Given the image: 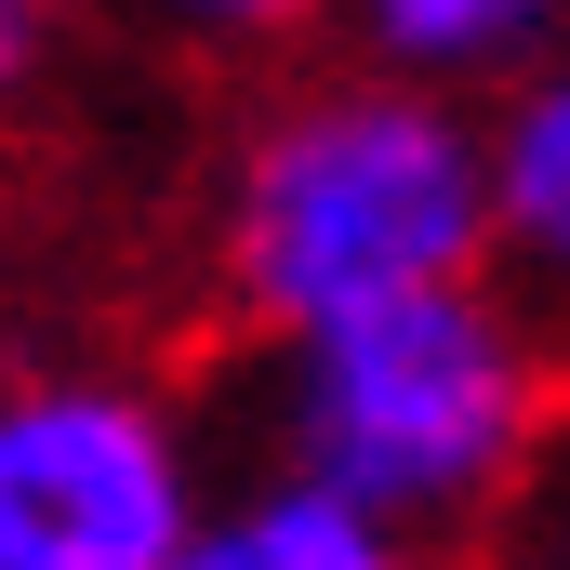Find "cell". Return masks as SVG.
Listing matches in <instances>:
<instances>
[{
  "instance_id": "7",
  "label": "cell",
  "mask_w": 570,
  "mask_h": 570,
  "mask_svg": "<svg viewBox=\"0 0 570 570\" xmlns=\"http://www.w3.org/2000/svg\"><path fill=\"white\" fill-rule=\"evenodd\" d=\"M120 13L159 27V40H186V53H279L305 27H332L345 0H120Z\"/></svg>"
},
{
  "instance_id": "3",
  "label": "cell",
  "mask_w": 570,
  "mask_h": 570,
  "mask_svg": "<svg viewBox=\"0 0 570 570\" xmlns=\"http://www.w3.org/2000/svg\"><path fill=\"white\" fill-rule=\"evenodd\" d=\"M199 438L134 372H0V570H199Z\"/></svg>"
},
{
  "instance_id": "6",
  "label": "cell",
  "mask_w": 570,
  "mask_h": 570,
  "mask_svg": "<svg viewBox=\"0 0 570 570\" xmlns=\"http://www.w3.org/2000/svg\"><path fill=\"white\" fill-rule=\"evenodd\" d=\"M478 120H491V226H504V266L570 292V53L518 67Z\"/></svg>"
},
{
  "instance_id": "2",
  "label": "cell",
  "mask_w": 570,
  "mask_h": 570,
  "mask_svg": "<svg viewBox=\"0 0 570 570\" xmlns=\"http://www.w3.org/2000/svg\"><path fill=\"white\" fill-rule=\"evenodd\" d=\"M558 412V358L531 332V305L491 279H425L399 305H358V318H318L279 345V451L345 478L399 544L425 531H478Z\"/></svg>"
},
{
  "instance_id": "4",
  "label": "cell",
  "mask_w": 570,
  "mask_h": 570,
  "mask_svg": "<svg viewBox=\"0 0 570 570\" xmlns=\"http://www.w3.org/2000/svg\"><path fill=\"white\" fill-rule=\"evenodd\" d=\"M345 40L438 94H504L518 67L570 53V0H345Z\"/></svg>"
},
{
  "instance_id": "5",
  "label": "cell",
  "mask_w": 570,
  "mask_h": 570,
  "mask_svg": "<svg viewBox=\"0 0 570 570\" xmlns=\"http://www.w3.org/2000/svg\"><path fill=\"white\" fill-rule=\"evenodd\" d=\"M385 558H412L345 478H318V464H266L253 491H226L213 518H199V570H385Z\"/></svg>"
},
{
  "instance_id": "1",
  "label": "cell",
  "mask_w": 570,
  "mask_h": 570,
  "mask_svg": "<svg viewBox=\"0 0 570 570\" xmlns=\"http://www.w3.org/2000/svg\"><path fill=\"white\" fill-rule=\"evenodd\" d=\"M504 266L491 226V120L464 94H438L412 67H332L279 94L213 199V279L239 332H318L358 305H399L425 279H478Z\"/></svg>"
},
{
  "instance_id": "8",
  "label": "cell",
  "mask_w": 570,
  "mask_h": 570,
  "mask_svg": "<svg viewBox=\"0 0 570 570\" xmlns=\"http://www.w3.org/2000/svg\"><path fill=\"white\" fill-rule=\"evenodd\" d=\"M53 40H67V0H0V120H13L27 94H40Z\"/></svg>"
}]
</instances>
